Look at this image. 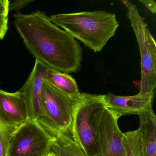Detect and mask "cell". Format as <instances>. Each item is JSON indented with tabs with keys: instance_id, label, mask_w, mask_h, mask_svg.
Returning <instances> with one entry per match:
<instances>
[{
	"instance_id": "cell-1",
	"label": "cell",
	"mask_w": 156,
	"mask_h": 156,
	"mask_svg": "<svg viewBox=\"0 0 156 156\" xmlns=\"http://www.w3.org/2000/svg\"><path fill=\"white\" fill-rule=\"evenodd\" d=\"M13 17L17 32L35 60L62 73L80 71L82 47L71 34L52 23L44 12H17Z\"/></svg>"
},
{
	"instance_id": "cell-2",
	"label": "cell",
	"mask_w": 156,
	"mask_h": 156,
	"mask_svg": "<svg viewBox=\"0 0 156 156\" xmlns=\"http://www.w3.org/2000/svg\"><path fill=\"white\" fill-rule=\"evenodd\" d=\"M49 19L95 53L103 50L119 26L115 14L101 10L55 14Z\"/></svg>"
},
{
	"instance_id": "cell-3",
	"label": "cell",
	"mask_w": 156,
	"mask_h": 156,
	"mask_svg": "<svg viewBox=\"0 0 156 156\" xmlns=\"http://www.w3.org/2000/svg\"><path fill=\"white\" fill-rule=\"evenodd\" d=\"M104 95L81 93L75 105L71 131L72 138L86 156L98 152L95 114L105 107Z\"/></svg>"
},
{
	"instance_id": "cell-4",
	"label": "cell",
	"mask_w": 156,
	"mask_h": 156,
	"mask_svg": "<svg viewBox=\"0 0 156 156\" xmlns=\"http://www.w3.org/2000/svg\"><path fill=\"white\" fill-rule=\"evenodd\" d=\"M121 2L127 11L128 18L135 34L140 54L141 80L140 92L142 94H155L156 87V43L136 6L128 0Z\"/></svg>"
},
{
	"instance_id": "cell-5",
	"label": "cell",
	"mask_w": 156,
	"mask_h": 156,
	"mask_svg": "<svg viewBox=\"0 0 156 156\" xmlns=\"http://www.w3.org/2000/svg\"><path fill=\"white\" fill-rule=\"evenodd\" d=\"M78 98L66 94L45 80L41 92L43 115L37 120L54 137L69 133Z\"/></svg>"
},
{
	"instance_id": "cell-6",
	"label": "cell",
	"mask_w": 156,
	"mask_h": 156,
	"mask_svg": "<svg viewBox=\"0 0 156 156\" xmlns=\"http://www.w3.org/2000/svg\"><path fill=\"white\" fill-rule=\"evenodd\" d=\"M55 139L37 119L27 118L14 132L8 156H46Z\"/></svg>"
},
{
	"instance_id": "cell-7",
	"label": "cell",
	"mask_w": 156,
	"mask_h": 156,
	"mask_svg": "<svg viewBox=\"0 0 156 156\" xmlns=\"http://www.w3.org/2000/svg\"><path fill=\"white\" fill-rule=\"evenodd\" d=\"M94 117L98 148L97 156H120L123 133L119 127L118 119L106 107L97 111Z\"/></svg>"
},
{
	"instance_id": "cell-8",
	"label": "cell",
	"mask_w": 156,
	"mask_h": 156,
	"mask_svg": "<svg viewBox=\"0 0 156 156\" xmlns=\"http://www.w3.org/2000/svg\"><path fill=\"white\" fill-rule=\"evenodd\" d=\"M48 67L37 60L31 73L23 86L21 93L26 106L27 117L38 119L43 115L41 92Z\"/></svg>"
},
{
	"instance_id": "cell-9",
	"label": "cell",
	"mask_w": 156,
	"mask_h": 156,
	"mask_svg": "<svg viewBox=\"0 0 156 156\" xmlns=\"http://www.w3.org/2000/svg\"><path fill=\"white\" fill-rule=\"evenodd\" d=\"M154 94H138L136 95L120 96L108 93L104 95V101L106 107L119 119L122 116H139L153 110Z\"/></svg>"
},
{
	"instance_id": "cell-10",
	"label": "cell",
	"mask_w": 156,
	"mask_h": 156,
	"mask_svg": "<svg viewBox=\"0 0 156 156\" xmlns=\"http://www.w3.org/2000/svg\"><path fill=\"white\" fill-rule=\"evenodd\" d=\"M0 114L9 122L19 127L26 120V106L20 91L9 93L0 89Z\"/></svg>"
},
{
	"instance_id": "cell-11",
	"label": "cell",
	"mask_w": 156,
	"mask_h": 156,
	"mask_svg": "<svg viewBox=\"0 0 156 156\" xmlns=\"http://www.w3.org/2000/svg\"><path fill=\"white\" fill-rule=\"evenodd\" d=\"M145 156H156V117L153 110L139 115Z\"/></svg>"
},
{
	"instance_id": "cell-12",
	"label": "cell",
	"mask_w": 156,
	"mask_h": 156,
	"mask_svg": "<svg viewBox=\"0 0 156 156\" xmlns=\"http://www.w3.org/2000/svg\"><path fill=\"white\" fill-rule=\"evenodd\" d=\"M45 80L67 95L77 98L81 95L76 80L70 75L47 68Z\"/></svg>"
},
{
	"instance_id": "cell-13",
	"label": "cell",
	"mask_w": 156,
	"mask_h": 156,
	"mask_svg": "<svg viewBox=\"0 0 156 156\" xmlns=\"http://www.w3.org/2000/svg\"><path fill=\"white\" fill-rule=\"evenodd\" d=\"M51 151L55 156H86L68 133L61 134L55 137Z\"/></svg>"
},
{
	"instance_id": "cell-14",
	"label": "cell",
	"mask_w": 156,
	"mask_h": 156,
	"mask_svg": "<svg viewBox=\"0 0 156 156\" xmlns=\"http://www.w3.org/2000/svg\"><path fill=\"white\" fill-rule=\"evenodd\" d=\"M120 156H145L139 129L123 133Z\"/></svg>"
},
{
	"instance_id": "cell-15",
	"label": "cell",
	"mask_w": 156,
	"mask_h": 156,
	"mask_svg": "<svg viewBox=\"0 0 156 156\" xmlns=\"http://www.w3.org/2000/svg\"><path fill=\"white\" fill-rule=\"evenodd\" d=\"M18 127L0 114V156H8L11 140Z\"/></svg>"
},
{
	"instance_id": "cell-16",
	"label": "cell",
	"mask_w": 156,
	"mask_h": 156,
	"mask_svg": "<svg viewBox=\"0 0 156 156\" xmlns=\"http://www.w3.org/2000/svg\"><path fill=\"white\" fill-rule=\"evenodd\" d=\"M34 0H16L12 1L9 4V11H17L25 8L33 2Z\"/></svg>"
},
{
	"instance_id": "cell-17",
	"label": "cell",
	"mask_w": 156,
	"mask_h": 156,
	"mask_svg": "<svg viewBox=\"0 0 156 156\" xmlns=\"http://www.w3.org/2000/svg\"><path fill=\"white\" fill-rule=\"evenodd\" d=\"M8 17L0 16V40H2L7 34L8 30Z\"/></svg>"
},
{
	"instance_id": "cell-18",
	"label": "cell",
	"mask_w": 156,
	"mask_h": 156,
	"mask_svg": "<svg viewBox=\"0 0 156 156\" xmlns=\"http://www.w3.org/2000/svg\"><path fill=\"white\" fill-rule=\"evenodd\" d=\"M10 3L9 0H0V16L8 17Z\"/></svg>"
},
{
	"instance_id": "cell-19",
	"label": "cell",
	"mask_w": 156,
	"mask_h": 156,
	"mask_svg": "<svg viewBox=\"0 0 156 156\" xmlns=\"http://www.w3.org/2000/svg\"><path fill=\"white\" fill-rule=\"evenodd\" d=\"M140 2L152 13H156V3L154 0H140Z\"/></svg>"
},
{
	"instance_id": "cell-20",
	"label": "cell",
	"mask_w": 156,
	"mask_h": 156,
	"mask_svg": "<svg viewBox=\"0 0 156 156\" xmlns=\"http://www.w3.org/2000/svg\"><path fill=\"white\" fill-rule=\"evenodd\" d=\"M46 156H55V155L52 151H51L48 153V155Z\"/></svg>"
}]
</instances>
